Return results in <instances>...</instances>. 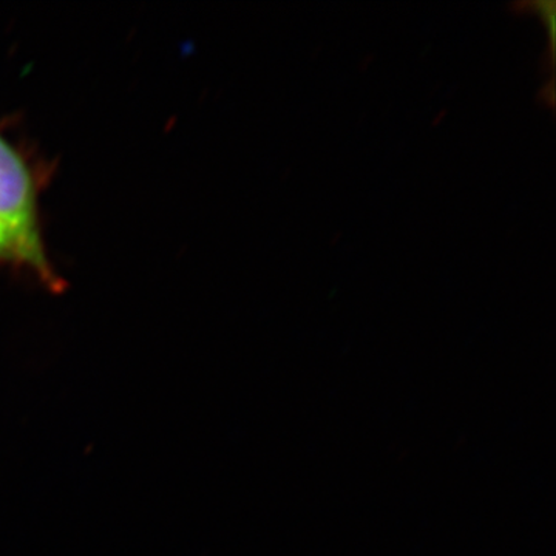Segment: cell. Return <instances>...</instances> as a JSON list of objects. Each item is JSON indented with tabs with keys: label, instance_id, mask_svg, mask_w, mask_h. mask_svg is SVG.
<instances>
[{
	"label": "cell",
	"instance_id": "obj_1",
	"mask_svg": "<svg viewBox=\"0 0 556 556\" xmlns=\"http://www.w3.org/2000/svg\"><path fill=\"white\" fill-rule=\"evenodd\" d=\"M40 182L30 161L0 131V236L17 266L30 270L50 291L64 289L51 265L40 223Z\"/></svg>",
	"mask_w": 556,
	"mask_h": 556
},
{
	"label": "cell",
	"instance_id": "obj_2",
	"mask_svg": "<svg viewBox=\"0 0 556 556\" xmlns=\"http://www.w3.org/2000/svg\"><path fill=\"white\" fill-rule=\"evenodd\" d=\"M2 263H10V265H16V262H14L13 254H11L9 244L5 243V240L2 239V236H0V265Z\"/></svg>",
	"mask_w": 556,
	"mask_h": 556
}]
</instances>
